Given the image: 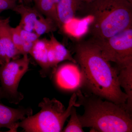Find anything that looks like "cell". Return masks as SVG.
Listing matches in <instances>:
<instances>
[{"label": "cell", "instance_id": "24", "mask_svg": "<svg viewBox=\"0 0 132 132\" xmlns=\"http://www.w3.org/2000/svg\"><path fill=\"white\" fill-rule=\"evenodd\" d=\"M24 1L26 2H30L34 0H24Z\"/></svg>", "mask_w": 132, "mask_h": 132}, {"label": "cell", "instance_id": "2", "mask_svg": "<svg viewBox=\"0 0 132 132\" xmlns=\"http://www.w3.org/2000/svg\"><path fill=\"white\" fill-rule=\"evenodd\" d=\"M75 93L77 98L74 106L84 109V113L78 114L82 128H90L94 132L132 131V114L124 107L80 88Z\"/></svg>", "mask_w": 132, "mask_h": 132}, {"label": "cell", "instance_id": "21", "mask_svg": "<svg viewBox=\"0 0 132 132\" xmlns=\"http://www.w3.org/2000/svg\"><path fill=\"white\" fill-rule=\"evenodd\" d=\"M35 42H29L24 41L23 44L19 50L20 54L24 55L30 54Z\"/></svg>", "mask_w": 132, "mask_h": 132}, {"label": "cell", "instance_id": "3", "mask_svg": "<svg viewBox=\"0 0 132 132\" xmlns=\"http://www.w3.org/2000/svg\"><path fill=\"white\" fill-rule=\"evenodd\" d=\"M80 10L93 18L89 27L93 39H107L132 27V3L128 0L83 3Z\"/></svg>", "mask_w": 132, "mask_h": 132}, {"label": "cell", "instance_id": "12", "mask_svg": "<svg viewBox=\"0 0 132 132\" xmlns=\"http://www.w3.org/2000/svg\"><path fill=\"white\" fill-rule=\"evenodd\" d=\"M48 43V40L46 39H38L35 42L29 54L40 66L42 70V75L45 76V73L50 69L47 57Z\"/></svg>", "mask_w": 132, "mask_h": 132}, {"label": "cell", "instance_id": "1", "mask_svg": "<svg viewBox=\"0 0 132 132\" xmlns=\"http://www.w3.org/2000/svg\"><path fill=\"white\" fill-rule=\"evenodd\" d=\"M75 52L74 59L80 66L82 74L81 90L126 109L128 96L119 83L118 71L104 59L97 46L91 40L79 43Z\"/></svg>", "mask_w": 132, "mask_h": 132}, {"label": "cell", "instance_id": "7", "mask_svg": "<svg viewBox=\"0 0 132 132\" xmlns=\"http://www.w3.org/2000/svg\"><path fill=\"white\" fill-rule=\"evenodd\" d=\"M55 80L61 88L67 90H78L82 84L80 69L74 64H65L59 67L55 72Z\"/></svg>", "mask_w": 132, "mask_h": 132}, {"label": "cell", "instance_id": "4", "mask_svg": "<svg viewBox=\"0 0 132 132\" xmlns=\"http://www.w3.org/2000/svg\"><path fill=\"white\" fill-rule=\"evenodd\" d=\"M77 97L73 93L69 100L67 108L60 101L53 98H43L39 103L40 111L34 115L25 118L19 123L26 132H60L70 116Z\"/></svg>", "mask_w": 132, "mask_h": 132}, {"label": "cell", "instance_id": "14", "mask_svg": "<svg viewBox=\"0 0 132 132\" xmlns=\"http://www.w3.org/2000/svg\"><path fill=\"white\" fill-rule=\"evenodd\" d=\"M60 0H34L36 8L46 17L52 19L59 27L57 7Z\"/></svg>", "mask_w": 132, "mask_h": 132}, {"label": "cell", "instance_id": "20", "mask_svg": "<svg viewBox=\"0 0 132 132\" xmlns=\"http://www.w3.org/2000/svg\"><path fill=\"white\" fill-rule=\"evenodd\" d=\"M19 0H0V14L8 10H13Z\"/></svg>", "mask_w": 132, "mask_h": 132}, {"label": "cell", "instance_id": "17", "mask_svg": "<svg viewBox=\"0 0 132 132\" xmlns=\"http://www.w3.org/2000/svg\"><path fill=\"white\" fill-rule=\"evenodd\" d=\"M70 118L67 125L62 130V132H83L79 118L78 114L76 112V107L73 106L72 109Z\"/></svg>", "mask_w": 132, "mask_h": 132}, {"label": "cell", "instance_id": "19", "mask_svg": "<svg viewBox=\"0 0 132 132\" xmlns=\"http://www.w3.org/2000/svg\"><path fill=\"white\" fill-rule=\"evenodd\" d=\"M20 34L24 41L29 42H35L40 37L34 31H26L22 28L19 25Z\"/></svg>", "mask_w": 132, "mask_h": 132}, {"label": "cell", "instance_id": "18", "mask_svg": "<svg viewBox=\"0 0 132 132\" xmlns=\"http://www.w3.org/2000/svg\"><path fill=\"white\" fill-rule=\"evenodd\" d=\"M10 32L13 43L15 47L19 51V50L23 44L24 41L22 40L20 34L19 26H16L15 27H11Z\"/></svg>", "mask_w": 132, "mask_h": 132}, {"label": "cell", "instance_id": "9", "mask_svg": "<svg viewBox=\"0 0 132 132\" xmlns=\"http://www.w3.org/2000/svg\"><path fill=\"white\" fill-rule=\"evenodd\" d=\"M32 114L30 108H14L0 103V128H6L9 132H16L19 122Z\"/></svg>", "mask_w": 132, "mask_h": 132}, {"label": "cell", "instance_id": "23", "mask_svg": "<svg viewBox=\"0 0 132 132\" xmlns=\"http://www.w3.org/2000/svg\"><path fill=\"white\" fill-rule=\"evenodd\" d=\"M95 0H81L82 2L84 3H89L94 1Z\"/></svg>", "mask_w": 132, "mask_h": 132}, {"label": "cell", "instance_id": "8", "mask_svg": "<svg viewBox=\"0 0 132 132\" xmlns=\"http://www.w3.org/2000/svg\"><path fill=\"white\" fill-rule=\"evenodd\" d=\"M9 17L0 19V65L16 59L20 55L11 36Z\"/></svg>", "mask_w": 132, "mask_h": 132}, {"label": "cell", "instance_id": "5", "mask_svg": "<svg viewBox=\"0 0 132 132\" xmlns=\"http://www.w3.org/2000/svg\"><path fill=\"white\" fill-rule=\"evenodd\" d=\"M108 61L115 63L117 70L132 66V27L105 39H91Z\"/></svg>", "mask_w": 132, "mask_h": 132}, {"label": "cell", "instance_id": "22", "mask_svg": "<svg viewBox=\"0 0 132 132\" xmlns=\"http://www.w3.org/2000/svg\"><path fill=\"white\" fill-rule=\"evenodd\" d=\"M4 97H5V95L3 92L2 88L1 87H0V100Z\"/></svg>", "mask_w": 132, "mask_h": 132}, {"label": "cell", "instance_id": "11", "mask_svg": "<svg viewBox=\"0 0 132 132\" xmlns=\"http://www.w3.org/2000/svg\"><path fill=\"white\" fill-rule=\"evenodd\" d=\"M14 11L21 16L19 26L26 31H33L36 22L42 14L36 8L29 7L23 4L17 5Z\"/></svg>", "mask_w": 132, "mask_h": 132}, {"label": "cell", "instance_id": "13", "mask_svg": "<svg viewBox=\"0 0 132 132\" xmlns=\"http://www.w3.org/2000/svg\"><path fill=\"white\" fill-rule=\"evenodd\" d=\"M118 80L121 87L124 88L128 96L127 110L131 114L132 112V66L118 70Z\"/></svg>", "mask_w": 132, "mask_h": 132}, {"label": "cell", "instance_id": "15", "mask_svg": "<svg viewBox=\"0 0 132 132\" xmlns=\"http://www.w3.org/2000/svg\"><path fill=\"white\" fill-rule=\"evenodd\" d=\"M49 41L53 49L57 65L60 62L67 60L76 63L75 59L71 56L69 51L57 40L53 34L50 36Z\"/></svg>", "mask_w": 132, "mask_h": 132}, {"label": "cell", "instance_id": "10", "mask_svg": "<svg viewBox=\"0 0 132 132\" xmlns=\"http://www.w3.org/2000/svg\"><path fill=\"white\" fill-rule=\"evenodd\" d=\"M83 2L81 0H60L57 7V14L59 28L72 20Z\"/></svg>", "mask_w": 132, "mask_h": 132}, {"label": "cell", "instance_id": "25", "mask_svg": "<svg viewBox=\"0 0 132 132\" xmlns=\"http://www.w3.org/2000/svg\"><path fill=\"white\" fill-rule=\"evenodd\" d=\"M128 1L130 2V3H132V0H128Z\"/></svg>", "mask_w": 132, "mask_h": 132}, {"label": "cell", "instance_id": "16", "mask_svg": "<svg viewBox=\"0 0 132 132\" xmlns=\"http://www.w3.org/2000/svg\"><path fill=\"white\" fill-rule=\"evenodd\" d=\"M57 27L54 21L41 14L36 22L33 31L40 37L44 34L53 33L57 30Z\"/></svg>", "mask_w": 132, "mask_h": 132}, {"label": "cell", "instance_id": "6", "mask_svg": "<svg viewBox=\"0 0 132 132\" xmlns=\"http://www.w3.org/2000/svg\"><path fill=\"white\" fill-rule=\"evenodd\" d=\"M29 64L28 54H25L20 59L12 60L0 65L1 88L5 97L11 103L18 104L24 98L18 88L21 80L28 70Z\"/></svg>", "mask_w": 132, "mask_h": 132}]
</instances>
